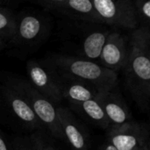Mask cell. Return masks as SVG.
<instances>
[{"label": "cell", "instance_id": "obj_1", "mask_svg": "<svg viewBox=\"0 0 150 150\" xmlns=\"http://www.w3.org/2000/svg\"><path fill=\"white\" fill-rule=\"evenodd\" d=\"M125 84L138 107L145 112L150 102V28L137 27L130 36L128 58L123 69Z\"/></svg>", "mask_w": 150, "mask_h": 150}, {"label": "cell", "instance_id": "obj_2", "mask_svg": "<svg viewBox=\"0 0 150 150\" xmlns=\"http://www.w3.org/2000/svg\"><path fill=\"white\" fill-rule=\"evenodd\" d=\"M47 61L58 75L88 83L99 91L117 85V72L94 62L60 54L49 56Z\"/></svg>", "mask_w": 150, "mask_h": 150}, {"label": "cell", "instance_id": "obj_3", "mask_svg": "<svg viewBox=\"0 0 150 150\" xmlns=\"http://www.w3.org/2000/svg\"><path fill=\"white\" fill-rule=\"evenodd\" d=\"M4 83L18 92L26 100L44 129L51 136L64 141L56 105L35 90L27 80L18 77H9Z\"/></svg>", "mask_w": 150, "mask_h": 150}, {"label": "cell", "instance_id": "obj_4", "mask_svg": "<svg viewBox=\"0 0 150 150\" xmlns=\"http://www.w3.org/2000/svg\"><path fill=\"white\" fill-rule=\"evenodd\" d=\"M50 28L49 18L42 13L21 11L16 14L14 35L10 43L22 49L38 47L47 39Z\"/></svg>", "mask_w": 150, "mask_h": 150}, {"label": "cell", "instance_id": "obj_5", "mask_svg": "<svg viewBox=\"0 0 150 150\" xmlns=\"http://www.w3.org/2000/svg\"><path fill=\"white\" fill-rule=\"evenodd\" d=\"M26 72L30 84L54 105L63 100L60 87V76L47 60L28 61Z\"/></svg>", "mask_w": 150, "mask_h": 150}, {"label": "cell", "instance_id": "obj_6", "mask_svg": "<svg viewBox=\"0 0 150 150\" xmlns=\"http://www.w3.org/2000/svg\"><path fill=\"white\" fill-rule=\"evenodd\" d=\"M101 24L132 29L139 27L133 0H93Z\"/></svg>", "mask_w": 150, "mask_h": 150}, {"label": "cell", "instance_id": "obj_7", "mask_svg": "<svg viewBox=\"0 0 150 150\" xmlns=\"http://www.w3.org/2000/svg\"><path fill=\"white\" fill-rule=\"evenodd\" d=\"M36 4L49 12L73 21L101 24L91 0H43Z\"/></svg>", "mask_w": 150, "mask_h": 150}, {"label": "cell", "instance_id": "obj_8", "mask_svg": "<svg viewBox=\"0 0 150 150\" xmlns=\"http://www.w3.org/2000/svg\"><path fill=\"white\" fill-rule=\"evenodd\" d=\"M0 94L9 112L24 128L29 131L45 132L42 124L32 108L18 92L4 83L0 87Z\"/></svg>", "mask_w": 150, "mask_h": 150}, {"label": "cell", "instance_id": "obj_9", "mask_svg": "<svg viewBox=\"0 0 150 150\" xmlns=\"http://www.w3.org/2000/svg\"><path fill=\"white\" fill-rule=\"evenodd\" d=\"M107 142L117 150H134L149 138V127L134 120L107 129Z\"/></svg>", "mask_w": 150, "mask_h": 150}, {"label": "cell", "instance_id": "obj_10", "mask_svg": "<svg viewBox=\"0 0 150 150\" xmlns=\"http://www.w3.org/2000/svg\"><path fill=\"white\" fill-rule=\"evenodd\" d=\"M56 110L64 141L72 150H90V134L84 126L69 109L57 105Z\"/></svg>", "mask_w": 150, "mask_h": 150}, {"label": "cell", "instance_id": "obj_11", "mask_svg": "<svg viewBox=\"0 0 150 150\" xmlns=\"http://www.w3.org/2000/svg\"><path fill=\"white\" fill-rule=\"evenodd\" d=\"M96 99L102 106L111 127H118L133 120L131 112L117 85L98 93Z\"/></svg>", "mask_w": 150, "mask_h": 150}, {"label": "cell", "instance_id": "obj_12", "mask_svg": "<svg viewBox=\"0 0 150 150\" xmlns=\"http://www.w3.org/2000/svg\"><path fill=\"white\" fill-rule=\"evenodd\" d=\"M127 58L128 45L126 38L118 32L110 33L99 56V65L117 72L123 70Z\"/></svg>", "mask_w": 150, "mask_h": 150}, {"label": "cell", "instance_id": "obj_13", "mask_svg": "<svg viewBox=\"0 0 150 150\" xmlns=\"http://www.w3.org/2000/svg\"><path fill=\"white\" fill-rule=\"evenodd\" d=\"M60 87L62 98L67 100L69 105L93 99L100 92L88 83L62 76H60Z\"/></svg>", "mask_w": 150, "mask_h": 150}, {"label": "cell", "instance_id": "obj_14", "mask_svg": "<svg viewBox=\"0 0 150 150\" xmlns=\"http://www.w3.org/2000/svg\"><path fill=\"white\" fill-rule=\"evenodd\" d=\"M98 24H94L93 27H90L85 32L83 40L81 42L80 52L82 59L93 62L99 59L103 47L110 32L100 26H97Z\"/></svg>", "mask_w": 150, "mask_h": 150}, {"label": "cell", "instance_id": "obj_15", "mask_svg": "<svg viewBox=\"0 0 150 150\" xmlns=\"http://www.w3.org/2000/svg\"><path fill=\"white\" fill-rule=\"evenodd\" d=\"M69 107L86 120L102 129H108L111 127L108 118L96 98L85 102L71 104Z\"/></svg>", "mask_w": 150, "mask_h": 150}, {"label": "cell", "instance_id": "obj_16", "mask_svg": "<svg viewBox=\"0 0 150 150\" xmlns=\"http://www.w3.org/2000/svg\"><path fill=\"white\" fill-rule=\"evenodd\" d=\"M15 21L16 13L5 6H0V37L7 42L14 35Z\"/></svg>", "mask_w": 150, "mask_h": 150}, {"label": "cell", "instance_id": "obj_17", "mask_svg": "<svg viewBox=\"0 0 150 150\" xmlns=\"http://www.w3.org/2000/svg\"><path fill=\"white\" fill-rule=\"evenodd\" d=\"M133 3L140 26L150 28V1L133 0Z\"/></svg>", "mask_w": 150, "mask_h": 150}, {"label": "cell", "instance_id": "obj_18", "mask_svg": "<svg viewBox=\"0 0 150 150\" xmlns=\"http://www.w3.org/2000/svg\"><path fill=\"white\" fill-rule=\"evenodd\" d=\"M33 150H58L50 139L45 134V132L37 131L29 137Z\"/></svg>", "mask_w": 150, "mask_h": 150}, {"label": "cell", "instance_id": "obj_19", "mask_svg": "<svg viewBox=\"0 0 150 150\" xmlns=\"http://www.w3.org/2000/svg\"><path fill=\"white\" fill-rule=\"evenodd\" d=\"M11 150H33L29 137L17 138L11 142Z\"/></svg>", "mask_w": 150, "mask_h": 150}, {"label": "cell", "instance_id": "obj_20", "mask_svg": "<svg viewBox=\"0 0 150 150\" xmlns=\"http://www.w3.org/2000/svg\"><path fill=\"white\" fill-rule=\"evenodd\" d=\"M0 150H11V142H9L4 137V134L0 131Z\"/></svg>", "mask_w": 150, "mask_h": 150}, {"label": "cell", "instance_id": "obj_21", "mask_svg": "<svg viewBox=\"0 0 150 150\" xmlns=\"http://www.w3.org/2000/svg\"><path fill=\"white\" fill-rule=\"evenodd\" d=\"M98 150H117L112 144H110L109 142H105V143H104L100 148H99V149Z\"/></svg>", "mask_w": 150, "mask_h": 150}, {"label": "cell", "instance_id": "obj_22", "mask_svg": "<svg viewBox=\"0 0 150 150\" xmlns=\"http://www.w3.org/2000/svg\"><path fill=\"white\" fill-rule=\"evenodd\" d=\"M140 150H150L149 138H148V139L140 146Z\"/></svg>", "mask_w": 150, "mask_h": 150}, {"label": "cell", "instance_id": "obj_23", "mask_svg": "<svg viewBox=\"0 0 150 150\" xmlns=\"http://www.w3.org/2000/svg\"><path fill=\"white\" fill-rule=\"evenodd\" d=\"M6 46H7V41L0 37V51L4 50L6 47Z\"/></svg>", "mask_w": 150, "mask_h": 150}, {"label": "cell", "instance_id": "obj_24", "mask_svg": "<svg viewBox=\"0 0 150 150\" xmlns=\"http://www.w3.org/2000/svg\"><path fill=\"white\" fill-rule=\"evenodd\" d=\"M4 4H5V2L0 0V6H4Z\"/></svg>", "mask_w": 150, "mask_h": 150}, {"label": "cell", "instance_id": "obj_25", "mask_svg": "<svg viewBox=\"0 0 150 150\" xmlns=\"http://www.w3.org/2000/svg\"><path fill=\"white\" fill-rule=\"evenodd\" d=\"M134 150H140V147H139V148H137V149H135Z\"/></svg>", "mask_w": 150, "mask_h": 150}]
</instances>
